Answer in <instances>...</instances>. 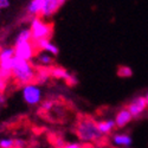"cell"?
Instances as JSON below:
<instances>
[{
    "label": "cell",
    "instance_id": "9c48e42d",
    "mask_svg": "<svg viewBox=\"0 0 148 148\" xmlns=\"http://www.w3.org/2000/svg\"><path fill=\"white\" fill-rule=\"evenodd\" d=\"M132 120H133V116H132V114L129 113V110L127 108H123V109L119 110L117 114L115 115V120H114L115 128L121 129L123 127H126Z\"/></svg>",
    "mask_w": 148,
    "mask_h": 148
},
{
    "label": "cell",
    "instance_id": "30bf717a",
    "mask_svg": "<svg viewBox=\"0 0 148 148\" xmlns=\"http://www.w3.org/2000/svg\"><path fill=\"white\" fill-rule=\"evenodd\" d=\"M112 142L121 148H129L133 140L129 136V134L126 133H120V134H113L112 135Z\"/></svg>",
    "mask_w": 148,
    "mask_h": 148
},
{
    "label": "cell",
    "instance_id": "7a4b0ae2",
    "mask_svg": "<svg viewBox=\"0 0 148 148\" xmlns=\"http://www.w3.org/2000/svg\"><path fill=\"white\" fill-rule=\"evenodd\" d=\"M12 78L18 87H25L29 84H36V65L29 60L13 58Z\"/></svg>",
    "mask_w": 148,
    "mask_h": 148
},
{
    "label": "cell",
    "instance_id": "7c38bea8",
    "mask_svg": "<svg viewBox=\"0 0 148 148\" xmlns=\"http://www.w3.org/2000/svg\"><path fill=\"white\" fill-rule=\"evenodd\" d=\"M36 62H37V64L40 65V66H52L55 64V59L53 57L50 55V53H47V52H39V53H37L36 55Z\"/></svg>",
    "mask_w": 148,
    "mask_h": 148
},
{
    "label": "cell",
    "instance_id": "3957f363",
    "mask_svg": "<svg viewBox=\"0 0 148 148\" xmlns=\"http://www.w3.org/2000/svg\"><path fill=\"white\" fill-rule=\"evenodd\" d=\"M31 42H37L40 39H51L53 34V24L45 23L42 18L37 17L31 21Z\"/></svg>",
    "mask_w": 148,
    "mask_h": 148
},
{
    "label": "cell",
    "instance_id": "44dd1931",
    "mask_svg": "<svg viewBox=\"0 0 148 148\" xmlns=\"http://www.w3.org/2000/svg\"><path fill=\"white\" fill-rule=\"evenodd\" d=\"M5 101H6V97H5V95L0 92V108H1V106L5 103Z\"/></svg>",
    "mask_w": 148,
    "mask_h": 148
},
{
    "label": "cell",
    "instance_id": "ba28073f",
    "mask_svg": "<svg viewBox=\"0 0 148 148\" xmlns=\"http://www.w3.org/2000/svg\"><path fill=\"white\" fill-rule=\"evenodd\" d=\"M68 0H45L40 13V18H49L63 6Z\"/></svg>",
    "mask_w": 148,
    "mask_h": 148
},
{
    "label": "cell",
    "instance_id": "277c9868",
    "mask_svg": "<svg viewBox=\"0 0 148 148\" xmlns=\"http://www.w3.org/2000/svg\"><path fill=\"white\" fill-rule=\"evenodd\" d=\"M23 98L29 106H37L42 101V89L37 84H29L23 87Z\"/></svg>",
    "mask_w": 148,
    "mask_h": 148
},
{
    "label": "cell",
    "instance_id": "9a60e30c",
    "mask_svg": "<svg viewBox=\"0 0 148 148\" xmlns=\"http://www.w3.org/2000/svg\"><path fill=\"white\" fill-rule=\"evenodd\" d=\"M117 76L121 78H129L133 76V70L127 65H120L117 68Z\"/></svg>",
    "mask_w": 148,
    "mask_h": 148
},
{
    "label": "cell",
    "instance_id": "4fadbf2b",
    "mask_svg": "<svg viewBox=\"0 0 148 148\" xmlns=\"http://www.w3.org/2000/svg\"><path fill=\"white\" fill-rule=\"evenodd\" d=\"M30 40H31V31H30V29H23L21 31H19V33L16 37L14 45L25 43V42H30Z\"/></svg>",
    "mask_w": 148,
    "mask_h": 148
},
{
    "label": "cell",
    "instance_id": "7402d4cb",
    "mask_svg": "<svg viewBox=\"0 0 148 148\" xmlns=\"http://www.w3.org/2000/svg\"><path fill=\"white\" fill-rule=\"evenodd\" d=\"M145 98H146V103H147V108H148V94L145 96Z\"/></svg>",
    "mask_w": 148,
    "mask_h": 148
},
{
    "label": "cell",
    "instance_id": "ac0fdd59",
    "mask_svg": "<svg viewBox=\"0 0 148 148\" xmlns=\"http://www.w3.org/2000/svg\"><path fill=\"white\" fill-rule=\"evenodd\" d=\"M55 103H56V102H55L53 100H45V101L42 103L40 109H42V110H44V112H47V110L52 109V107H53V104H55Z\"/></svg>",
    "mask_w": 148,
    "mask_h": 148
},
{
    "label": "cell",
    "instance_id": "5b68a950",
    "mask_svg": "<svg viewBox=\"0 0 148 148\" xmlns=\"http://www.w3.org/2000/svg\"><path fill=\"white\" fill-rule=\"evenodd\" d=\"M13 47H14V56L17 58H20V59H24V60L31 62V59L34 58L36 55H37V51L33 47L31 40L21 43V44H17Z\"/></svg>",
    "mask_w": 148,
    "mask_h": 148
},
{
    "label": "cell",
    "instance_id": "e0dca14e",
    "mask_svg": "<svg viewBox=\"0 0 148 148\" xmlns=\"http://www.w3.org/2000/svg\"><path fill=\"white\" fill-rule=\"evenodd\" d=\"M14 139H1L0 140V148H14Z\"/></svg>",
    "mask_w": 148,
    "mask_h": 148
},
{
    "label": "cell",
    "instance_id": "52a82bcc",
    "mask_svg": "<svg viewBox=\"0 0 148 148\" xmlns=\"http://www.w3.org/2000/svg\"><path fill=\"white\" fill-rule=\"evenodd\" d=\"M129 113L132 114L133 119H136L139 117L147 108V103H146V98L143 96H139V97H135L128 103V106L126 107Z\"/></svg>",
    "mask_w": 148,
    "mask_h": 148
},
{
    "label": "cell",
    "instance_id": "2e32d148",
    "mask_svg": "<svg viewBox=\"0 0 148 148\" xmlns=\"http://www.w3.org/2000/svg\"><path fill=\"white\" fill-rule=\"evenodd\" d=\"M94 145L90 143H84V142H68L62 148H90Z\"/></svg>",
    "mask_w": 148,
    "mask_h": 148
},
{
    "label": "cell",
    "instance_id": "8992f818",
    "mask_svg": "<svg viewBox=\"0 0 148 148\" xmlns=\"http://www.w3.org/2000/svg\"><path fill=\"white\" fill-rule=\"evenodd\" d=\"M50 75L52 78H56V79H64L69 85H76L78 83L76 76L73 73H70L66 69L62 68V66H58V65H52L50 66Z\"/></svg>",
    "mask_w": 148,
    "mask_h": 148
},
{
    "label": "cell",
    "instance_id": "8fae6325",
    "mask_svg": "<svg viewBox=\"0 0 148 148\" xmlns=\"http://www.w3.org/2000/svg\"><path fill=\"white\" fill-rule=\"evenodd\" d=\"M97 128L102 135L107 136V135L112 134V132L115 128V122L114 120H102V121H97Z\"/></svg>",
    "mask_w": 148,
    "mask_h": 148
},
{
    "label": "cell",
    "instance_id": "ffe728a7",
    "mask_svg": "<svg viewBox=\"0 0 148 148\" xmlns=\"http://www.w3.org/2000/svg\"><path fill=\"white\" fill-rule=\"evenodd\" d=\"M7 82L6 81H4L1 77H0V92L1 94H4V91H5V89H6V87H7Z\"/></svg>",
    "mask_w": 148,
    "mask_h": 148
},
{
    "label": "cell",
    "instance_id": "d6986e66",
    "mask_svg": "<svg viewBox=\"0 0 148 148\" xmlns=\"http://www.w3.org/2000/svg\"><path fill=\"white\" fill-rule=\"evenodd\" d=\"M10 5H11L10 0H0V12L6 10V8H8Z\"/></svg>",
    "mask_w": 148,
    "mask_h": 148
},
{
    "label": "cell",
    "instance_id": "5bb4252c",
    "mask_svg": "<svg viewBox=\"0 0 148 148\" xmlns=\"http://www.w3.org/2000/svg\"><path fill=\"white\" fill-rule=\"evenodd\" d=\"M13 57H14V47L13 46L0 47V62L12 59Z\"/></svg>",
    "mask_w": 148,
    "mask_h": 148
},
{
    "label": "cell",
    "instance_id": "603a6c76",
    "mask_svg": "<svg viewBox=\"0 0 148 148\" xmlns=\"http://www.w3.org/2000/svg\"><path fill=\"white\" fill-rule=\"evenodd\" d=\"M14 148H19V147H14Z\"/></svg>",
    "mask_w": 148,
    "mask_h": 148
},
{
    "label": "cell",
    "instance_id": "6da1fadb",
    "mask_svg": "<svg viewBox=\"0 0 148 148\" xmlns=\"http://www.w3.org/2000/svg\"><path fill=\"white\" fill-rule=\"evenodd\" d=\"M75 133L81 142L102 146L107 142V136L98 132L97 121L89 115H79L76 122Z\"/></svg>",
    "mask_w": 148,
    "mask_h": 148
}]
</instances>
